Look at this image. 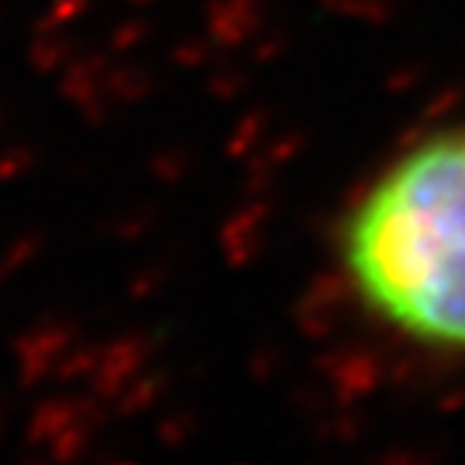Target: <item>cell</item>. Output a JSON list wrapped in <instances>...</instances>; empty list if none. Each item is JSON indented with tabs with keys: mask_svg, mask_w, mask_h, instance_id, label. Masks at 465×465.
<instances>
[{
	"mask_svg": "<svg viewBox=\"0 0 465 465\" xmlns=\"http://www.w3.org/2000/svg\"><path fill=\"white\" fill-rule=\"evenodd\" d=\"M4 276H7V269H4V266H0V280H4Z\"/></svg>",
	"mask_w": 465,
	"mask_h": 465,
	"instance_id": "16",
	"label": "cell"
},
{
	"mask_svg": "<svg viewBox=\"0 0 465 465\" xmlns=\"http://www.w3.org/2000/svg\"><path fill=\"white\" fill-rule=\"evenodd\" d=\"M76 59V42H69L66 35H38L32 45V66L38 73H55L69 66Z\"/></svg>",
	"mask_w": 465,
	"mask_h": 465,
	"instance_id": "6",
	"label": "cell"
},
{
	"mask_svg": "<svg viewBox=\"0 0 465 465\" xmlns=\"http://www.w3.org/2000/svg\"><path fill=\"white\" fill-rule=\"evenodd\" d=\"M76 334H80V328L73 321H63V317H42L28 331L17 334L15 355L21 359V369H17L21 386L32 390L45 376H52V369L66 355L69 345H76Z\"/></svg>",
	"mask_w": 465,
	"mask_h": 465,
	"instance_id": "2",
	"label": "cell"
},
{
	"mask_svg": "<svg viewBox=\"0 0 465 465\" xmlns=\"http://www.w3.org/2000/svg\"><path fill=\"white\" fill-rule=\"evenodd\" d=\"M35 166H38V152L25 142H17V145L0 152V183H15L21 176H28Z\"/></svg>",
	"mask_w": 465,
	"mask_h": 465,
	"instance_id": "8",
	"label": "cell"
},
{
	"mask_svg": "<svg viewBox=\"0 0 465 465\" xmlns=\"http://www.w3.org/2000/svg\"><path fill=\"white\" fill-rule=\"evenodd\" d=\"M104 73H107V55L97 49L84 52V55H76L73 63L66 66L63 73V84H59V94L69 100V104H84L90 100L94 94H100V86H104Z\"/></svg>",
	"mask_w": 465,
	"mask_h": 465,
	"instance_id": "3",
	"label": "cell"
},
{
	"mask_svg": "<svg viewBox=\"0 0 465 465\" xmlns=\"http://www.w3.org/2000/svg\"><path fill=\"white\" fill-rule=\"evenodd\" d=\"M334 276L386 341L465 362V121L417 134L351 193Z\"/></svg>",
	"mask_w": 465,
	"mask_h": 465,
	"instance_id": "1",
	"label": "cell"
},
{
	"mask_svg": "<svg viewBox=\"0 0 465 465\" xmlns=\"http://www.w3.org/2000/svg\"><path fill=\"white\" fill-rule=\"evenodd\" d=\"M42 249H45V234H42V232L21 234V238H15V242L7 245L4 259H0V266L7 269V272H17V269L28 266L32 259H38V255H42Z\"/></svg>",
	"mask_w": 465,
	"mask_h": 465,
	"instance_id": "9",
	"label": "cell"
},
{
	"mask_svg": "<svg viewBox=\"0 0 465 465\" xmlns=\"http://www.w3.org/2000/svg\"><path fill=\"white\" fill-rule=\"evenodd\" d=\"M76 420H80V414H76V397L45 400V403L35 407L25 441H28L32 449H38V445H52V438H59V434L66 431L69 424H76Z\"/></svg>",
	"mask_w": 465,
	"mask_h": 465,
	"instance_id": "4",
	"label": "cell"
},
{
	"mask_svg": "<svg viewBox=\"0 0 465 465\" xmlns=\"http://www.w3.org/2000/svg\"><path fill=\"white\" fill-rule=\"evenodd\" d=\"M7 420V407H4V400H0V424Z\"/></svg>",
	"mask_w": 465,
	"mask_h": 465,
	"instance_id": "14",
	"label": "cell"
},
{
	"mask_svg": "<svg viewBox=\"0 0 465 465\" xmlns=\"http://www.w3.org/2000/svg\"><path fill=\"white\" fill-rule=\"evenodd\" d=\"M4 121H7V117H4V111H0V128H4Z\"/></svg>",
	"mask_w": 465,
	"mask_h": 465,
	"instance_id": "15",
	"label": "cell"
},
{
	"mask_svg": "<svg viewBox=\"0 0 465 465\" xmlns=\"http://www.w3.org/2000/svg\"><path fill=\"white\" fill-rule=\"evenodd\" d=\"M94 0H52V15L59 17V25H73L84 15H90Z\"/></svg>",
	"mask_w": 465,
	"mask_h": 465,
	"instance_id": "11",
	"label": "cell"
},
{
	"mask_svg": "<svg viewBox=\"0 0 465 465\" xmlns=\"http://www.w3.org/2000/svg\"><path fill=\"white\" fill-rule=\"evenodd\" d=\"M107 107H111V104L100 97V94H94L90 100H84V104H80V111H84V121L90 124V128H97V124H104V121H107V114H111Z\"/></svg>",
	"mask_w": 465,
	"mask_h": 465,
	"instance_id": "12",
	"label": "cell"
},
{
	"mask_svg": "<svg viewBox=\"0 0 465 465\" xmlns=\"http://www.w3.org/2000/svg\"><path fill=\"white\" fill-rule=\"evenodd\" d=\"M0 11H4V4H0Z\"/></svg>",
	"mask_w": 465,
	"mask_h": 465,
	"instance_id": "17",
	"label": "cell"
},
{
	"mask_svg": "<svg viewBox=\"0 0 465 465\" xmlns=\"http://www.w3.org/2000/svg\"><path fill=\"white\" fill-rule=\"evenodd\" d=\"M138 35H142V28H138V21H128V25H121L114 35H111V45H114L117 52L121 49H132L134 42H138Z\"/></svg>",
	"mask_w": 465,
	"mask_h": 465,
	"instance_id": "13",
	"label": "cell"
},
{
	"mask_svg": "<svg viewBox=\"0 0 465 465\" xmlns=\"http://www.w3.org/2000/svg\"><path fill=\"white\" fill-rule=\"evenodd\" d=\"M94 428H86V424H69L66 431L59 434V438H52V449L49 455L55 462H73V459H84L90 455V441H94Z\"/></svg>",
	"mask_w": 465,
	"mask_h": 465,
	"instance_id": "7",
	"label": "cell"
},
{
	"mask_svg": "<svg viewBox=\"0 0 465 465\" xmlns=\"http://www.w3.org/2000/svg\"><path fill=\"white\" fill-rule=\"evenodd\" d=\"M100 362H104L100 345H69L66 355L52 369V376H55V382H90Z\"/></svg>",
	"mask_w": 465,
	"mask_h": 465,
	"instance_id": "5",
	"label": "cell"
},
{
	"mask_svg": "<svg viewBox=\"0 0 465 465\" xmlns=\"http://www.w3.org/2000/svg\"><path fill=\"white\" fill-rule=\"evenodd\" d=\"M159 376H149V380H138L132 386V390H121V397H117L114 403V414H138L149 400H155V393H159Z\"/></svg>",
	"mask_w": 465,
	"mask_h": 465,
	"instance_id": "10",
	"label": "cell"
}]
</instances>
